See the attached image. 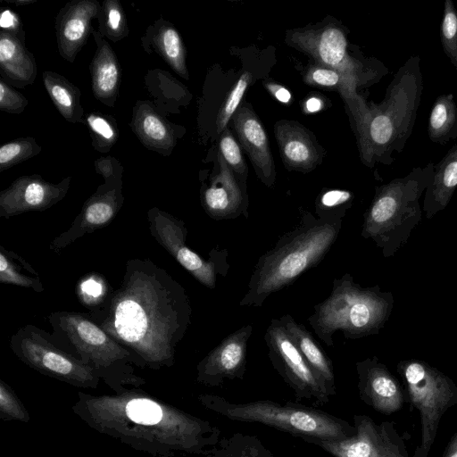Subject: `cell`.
I'll use <instances>...</instances> for the list:
<instances>
[{
    "label": "cell",
    "instance_id": "1",
    "mask_svg": "<svg viewBox=\"0 0 457 457\" xmlns=\"http://www.w3.org/2000/svg\"><path fill=\"white\" fill-rule=\"evenodd\" d=\"M89 317L121 345L149 362H166L191 323L182 285L149 259L127 261L120 286Z\"/></svg>",
    "mask_w": 457,
    "mask_h": 457
},
{
    "label": "cell",
    "instance_id": "2",
    "mask_svg": "<svg viewBox=\"0 0 457 457\" xmlns=\"http://www.w3.org/2000/svg\"><path fill=\"white\" fill-rule=\"evenodd\" d=\"M424 88L419 55L411 56L390 82L384 100L369 105L357 127L362 162L390 165L403 152L415 124Z\"/></svg>",
    "mask_w": 457,
    "mask_h": 457
},
{
    "label": "cell",
    "instance_id": "3",
    "mask_svg": "<svg viewBox=\"0 0 457 457\" xmlns=\"http://www.w3.org/2000/svg\"><path fill=\"white\" fill-rule=\"evenodd\" d=\"M341 226V220L303 216L297 227L259 258L239 305L262 306L271 294L318 265L336 242Z\"/></svg>",
    "mask_w": 457,
    "mask_h": 457
},
{
    "label": "cell",
    "instance_id": "4",
    "mask_svg": "<svg viewBox=\"0 0 457 457\" xmlns=\"http://www.w3.org/2000/svg\"><path fill=\"white\" fill-rule=\"evenodd\" d=\"M393 306L391 292H383L378 286L361 287L345 273L333 280L330 295L314 306L308 321L319 338L333 346V335L337 331L346 339L378 333Z\"/></svg>",
    "mask_w": 457,
    "mask_h": 457
},
{
    "label": "cell",
    "instance_id": "5",
    "mask_svg": "<svg viewBox=\"0 0 457 457\" xmlns=\"http://www.w3.org/2000/svg\"><path fill=\"white\" fill-rule=\"evenodd\" d=\"M434 168L433 162L417 166L407 175L376 188L364 214L361 237L372 240L384 257L394 256L420 223V199L432 180Z\"/></svg>",
    "mask_w": 457,
    "mask_h": 457
},
{
    "label": "cell",
    "instance_id": "6",
    "mask_svg": "<svg viewBox=\"0 0 457 457\" xmlns=\"http://www.w3.org/2000/svg\"><path fill=\"white\" fill-rule=\"evenodd\" d=\"M210 410L229 420L256 422L301 437L342 440L353 436L354 426L321 410L287 401L285 404L271 400L235 403L224 397L206 395L201 397Z\"/></svg>",
    "mask_w": 457,
    "mask_h": 457
},
{
    "label": "cell",
    "instance_id": "7",
    "mask_svg": "<svg viewBox=\"0 0 457 457\" xmlns=\"http://www.w3.org/2000/svg\"><path fill=\"white\" fill-rule=\"evenodd\" d=\"M397 371L421 419V439L413 457H427L442 416L457 404V386L449 377L423 361H403L398 363Z\"/></svg>",
    "mask_w": 457,
    "mask_h": 457
},
{
    "label": "cell",
    "instance_id": "8",
    "mask_svg": "<svg viewBox=\"0 0 457 457\" xmlns=\"http://www.w3.org/2000/svg\"><path fill=\"white\" fill-rule=\"evenodd\" d=\"M264 340L273 368L292 388L298 402L324 405L332 395L309 366L279 319H272Z\"/></svg>",
    "mask_w": 457,
    "mask_h": 457
},
{
    "label": "cell",
    "instance_id": "9",
    "mask_svg": "<svg viewBox=\"0 0 457 457\" xmlns=\"http://www.w3.org/2000/svg\"><path fill=\"white\" fill-rule=\"evenodd\" d=\"M147 217L155 240L196 280L215 288L218 276H225L229 268L227 251L213 249L204 260L186 245L187 232L182 220L158 208L149 210Z\"/></svg>",
    "mask_w": 457,
    "mask_h": 457
},
{
    "label": "cell",
    "instance_id": "10",
    "mask_svg": "<svg viewBox=\"0 0 457 457\" xmlns=\"http://www.w3.org/2000/svg\"><path fill=\"white\" fill-rule=\"evenodd\" d=\"M353 436L342 440L304 439L333 457H409L404 442L390 421L376 423L363 414L353 415Z\"/></svg>",
    "mask_w": 457,
    "mask_h": 457
},
{
    "label": "cell",
    "instance_id": "11",
    "mask_svg": "<svg viewBox=\"0 0 457 457\" xmlns=\"http://www.w3.org/2000/svg\"><path fill=\"white\" fill-rule=\"evenodd\" d=\"M48 320L54 334L64 337L82 356L96 362L107 363L129 354L88 314L62 311L51 313Z\"/></svg>",
    "mask_w": 457,
    "mask_h": 457
},
{
    "label": "cell",
    "instance_id": "12",
    "mask_svg": "<svg viewBox=\"0 0 457 457\" xmlns=\"http://www.w3.org/2000/svg\"><path fill=\"white\" fill-rule=\"evenodd\" d=\"M46 335L38 328L26 325L12 336L11 347L28 363L51 374L79 380L91 378L87 366L54 345Z\"/></svg>",
    "mask_w": 457,
    "mask_h": 457
},
{
    "label": "cell",
    "instance_id": "13",
    "mask_svg": "<svg viewBox=\"0 0 457 457\" xmlns=\"http://www.w3.org/2000/svg\"><path fill=\"white\" fill-rule=\"evenodd\" d=\"M289 42L316 59L319 64L350 75L364 82L363 65L347 52V40L344 31L328 25L319 29L293 32Z\"/></svg>",
    "mask_w": 457,
    "mask_h": 457
},
{
    "label": "cell",
    "instance_id": "14",
    "mask_svg": "<svg viewBox=\"0 0 457 457\" xmlns=\"http://www.w3.org/2000/svg\"><path fill=\"white\" fill-rule=\"evenodd\" d=\"M252 333L253 326L245 325L226 337L198 364V380L209 386H220L226 380L243 379Z\"/></svg>",
    "mask_w": 457,
    "mask_h": 457
},
{
    "label": "cell",
    "instance_id": "15",
    "mask_svg": "<svg viewBox=\"0 0 457 457\" xmlns=\"http://www.w3.org/2000/svg\"><path fill=\"white\" fill-rule=\"evenodd\" d=\"M358 390L362 402L383 414H392L403 406V393L385 364L376 357L356 362Z\"/></svg>",
    "mask_w": 457,
    "mask_h": 457
},
{
    "label": "cell",
    "instance_id": "16",
    "mask_svg": "<svg viewBox=\"0 0 457 457\" xmlns=\"http://www.w3.org/2000/svg\"><path fill=\"white\" fill-rule=\"evenodd\" d=\"M235 130L241 145L255 166L258 177L267 186H271L275 178L267 134L256 114L248 106L238 107L232 117Z\"/></svg>",
    "mask_w": 457,
    "mask_h": 457
},
{
    "label": "cell",
    "instance_id": "17",
    "mask_svg": "<svg viewBox=\"0 0 457 457\" xmlns=\"http://www.w3.org/2000/svg\"><path fill=\"white\" fill-rule=\"evenodd\" d=\"M67 187L40 179H21L0 195V216L10 218L29 211H42L60 201Z\"/></svg>",
    "mask_w": 457,
    "mask_h": 457
},
{
    "label": "cell",
    "instance_id": "18",
    "mask_svg": "<svg viewBox=\"0 0 457 457\" xmlns=\"http://www.w3.org/2000/svg\"><path fill=\"white\" fill-rule=\"evenodd\" d=\"M121 205L122 197L114 190L94 195L84 204L71 227L50 243V248L57 253L85 234L107 226Z\"/></svg>",
    "mask_w": 457,
    "mask_h": 457
},
{
    "label": "cell",
    "instance_id": "19",
    "mask_svg": "<svg viewBox=\"0 0 457 457\" xmlns=\"http://www.w3.org/2000/svg\"><path fill=\"white\" fill-rule=\"evenodd\" d=\"M218 161L220 170L212 179L210 187L204 191L203 206L212 219H234L245 212L247 204L232 169L220 154Z\"/></svg>",
    "mask_w": 457,
    "mask_h": 457
},
{
    "label": "cell",
    "instance_id": "20",
    "mask_svg": "<svg viewBox=\"0 0 457 457\" xmlns=\"http://www.w3.org/2000/svg\"><path fill=\"white\" fill-rule=\"evenodd\" d=\"M275 134L284 163L293 170H312L320 154L309 132L295 121L280 120L275 125Z\"/></svg>",
    "mask_w": 457,
    "mask_h": 457
},
{
    "label": "cell",
    "instance_id": "21",
    "mask_svg": "<svg viewBox=\"0 0 457 457\" xmlns=\"http://www.w3.org/2000/svg\"><path fill=\"white\" fill-rule=\"evenodd\" d=\"M457 187V143L435 164L434 175L428 186L422 204L427 219H432L448 205Z\"/></svg>",
    "mask_w": 457,
    "mask_h": 457
},
{
    "label": "cell",
    "instance_id": "22",
    "mask_svg": "<svg viewBox=\"0 0 457 457\" xmlns=\"http://www.w3.org/2000/svg\"><path fill=\"white\" fill-rule=\"evenodd\" d=\"M279 320L309 366L324 382L332 396L335 395V375L330 359L306 328L295 321L290 314H285Z\"/></svg>",
    "mask_w": 457,
    "mask_h": 457
},
{
    "label": "cell",
    "instance_id": "23",
    "mask_svg": "<svg viewBox=\"0 0 457 457\" xmlns=\"http://www.w3.org/2000/svg\"><path fill=\"white\" fill-rule=\"evenodd\" d=\"M428 135L433 143L443 145L457 137V106L452 93L440 95L434 102Z\"/></svg>",
    "mask_w": 457,
    "mask_h": 457
},
{
    "label": "cell",
    "instance_id": "24",
    "mask_svg": "<svg viewBox=\"0 0 457 457\" xmlns=\"http://www.w3.org/2000/svg\"><path fill=\"white\" fill-rule=\"evenodd\" d=\"M207 453L211 457H274L258 436L243 433L222 437Z\"/></svg>",
    "mask_w": 457,
    "mask_h": 457
},
{
    "label": "cell",
    "instance_id": "25",
    "mask_svg": "<svg viewBox=\"0 0 457 457\" xmlns=\"http://www.w3.org/2000/svg\"><path fill=\"white\" fill-rule=\"evenodd\" d=\"M118 81L119 69L107 46L98 52L94 62L93 86L96 95L101 99L112 97L116 92Z\"/></svg>",
    "mask_w": 457,
    "mask_h": 457
},
{
    "label": "cell",
    "instance_id": "26",
    "mask_svg": "<svg viewBox=\"0 0 457 457\" xmlns=\"http://www.w3.org/2000/svg\"><path fill=\"white\" fill-rule=\"evenodd\" d=\"M88 6H78L71 10L60 30L62 48L71 52L84 42L88 29L89 16L86 13Z\"/></svg>",
    "mask_w": 457,
    "mask_h": 457
},
{
    "label": "cell",
    "instance_id": "27",
    "mask_svg": "<svg viewBox=\"0 0 457 457\" xmlns=\"http://www.w3.org/2000/svg\"><path fill=\"white\" fill-rule=\"evenodd\" d=\"M0 62L8 76L20 79L28 77L30 64L28 54L16 39L4 33L0 40Z\"/></svg>",
    "mask_w": 457,
    "mask_h": 457
},
{
    "label": "cell",
    "instance_id": "28",
    "mask_svg": "<svg viewBox=\"0 0 457 457\" xmlns=\"http://www.w3.org/2000/svg\"><path fill=\"white\" fill-rule=\"evenodd\" d=\"M21 268L12 261V253L0 246V282L23 287H30L43 292L44 287L38 277H31L21 272Z\"/></svg>",
    "mask_w": 457,
    "mask_h": 457
},
{
    "label": "cell",
    "instance_id": "29",
    "mask_svg": "<svg viewBox=\"0 0 457 457\" xmlns=\"http://www.w3.org/2000/svg\"><path fill=\"white\" fill-rule=\"evenodd\" d=\"M352 199V193L346 190L333 189L324 192L316 204L319 219L342 220Z\"/></svg>",
    "mask_w": 457,
    "mask_h": 457
},
{
    "label": "cell",
    "instance_id": "30",
    "mask_svg": "<svg viewBox=\"0 0 457 457\" xmlns=\"http://www.w3.org/2000/svg\"><path fill=\"white\" fill-rule=\"evenodd\" d=\"M444 52L455 67L457 65V11L452 0H445L440 27Z\"/></svg>",
    "mask_w": 457,
    "mask_h": 457
},
{
    "label": "cell",
    "instance_id": "31",
    "mask_svg": "<svg viewBox=\"0 0 457 457\" xmlns=\"http://www.w3.org/2000/svg\"><path fill=\"white\" fill-rule=\"evenodd\" d=\"M251 74L247 71L244 72L229 92L218 114V133L222 132L226 129L228 122L238 109L239 104L251 82Z\"/></svg>",
    "mask_w": 457,
    "mask_h": 457
},
{
    "label": "cell",
    "instance_id": "32",
    "mask_svg": "<svg viewBox=\"0 0 457 457\" xmlns=\"http://www.w3.org/2000/svg\"><path fill=\"white\" fill-rule=\"evenodd\" d=\"M161 48L172 67L184 77H187L182 42L173 28H166L160 37Z\"/></svg>",
    "mask_w": 457,
    "mask_h": 457
},
{
    "label": "cell",
    "instance_id": "33",
    "mask_svg": "<svg viewBox=\"0 0 457 457\" xmlns=\"http://www.w3.org/2000/svg\"><path fill=\"white\" fill-rule=\"evenodd\" d=\"M129 418L136 423L142 425L157 424L162 417V411L154 402L147 399H134L126 408Z\"/></svg>",
    "mask_w": 457,
    "mask_h": 457
},
{
    "label": "cell",
    "instance_id": "34",
    "mask_svg": "<svg viewBox=\"0 0 457 457\" xmlns=\"http://www.w3.org/2000/svg\"><path fill=\"white\" fill-rule=\"evenodd\" d=\"M46 88L63 116L69 118L74 112L76 98L70 86L62 82L46 79Z\"/></svg>",
    "mask_w": 457,
    "mask_h": 457
},
{
    "label": "cell",
    "instance_id": "35",
    "mask_svg": "<svg viewBox=\"0 0 457 457\" xmlns=\"http://www.w3.org/2000/svg\"><path fill=\"white\" fill-rule=\"evenodd\" d=\"M220 154L233 170L239 173L247 170L240 147L227 128L223 130L220 140Z\"/></svg>",
    "mask_w": 457,
    "mask_h": 457
},
{
    "label": "cell",
    "instance_id": "36",
    "mask_svg": "<svg viewBox=\"0 0 457 457\" xmlns=\"http://www.w3.org/2000/svg\"><path fill=\"white\" fill-rule=\"evenodd\" d=\"M145 136L154 142H163L169 138V133L162 121L154 114H147L141 121Z\"/></svg>",
    "mask_w": 457,
    "mask_h": 457
},
{
    "label": "cell",
    "instance_id": "37",
    "mask_svg": "<svg viewBox=\"0 0 457 457\" xmlns=\"http://www.w3.org/2000/svg\"><path fill=\"white\" fill-rule=\"evenodd\" d=\"M25 99L17 92L12 91L4 82L0 84V107L7 112H19L22 110Z\"/></svg>",
    "mask_w": 457,
    "mask_h": 457
},
{
    "label": "cell",
    "instance_id": "38",
    "mask_svg": "<svg viewBox=\"0 0 457 457\" xmlns=\"http://www.w3.org/2000/svg\"><path fill=\"white\" fill-rule=\"evenodd\" d=\"M26 149L27 145L19 142H12L4 145L0 148V164L2 166H8L20 160L25 155L27 152Z\"/></svg>",
    "mask_w": 457,
    "mask_h": 457
},
{
    "label": "cell",
    "instance_id": "39",
    "mask_svg": "<svg viewBox=\"0 0 457 457\" xmlns=\"http://www.w3.org/2000/svg\"><path fill=\"white\" fill-rule=\"evenodd\" d=\"M88 124L91 129L101 136L103 138L106 140H112L114 137V131L110 125V123L102 117L98 116H89Z\"/></svg>",
    "mask_w": 457,
    "mask_h": 457
},
{
    "label": "cell",
    "instance_id": "40",
    "mask_svg": "<svg viewBox=\"0 0 457 457\" xmlns=\"http://www.w3.org/2000/svg\"><path fill=\"white\" fill-rule=\"evenodd\" d=\"M267 88L274 96V97H276L278 101L282 103L287 104L291 99L290 92L280 85L269 83L267 85Z\"/></svg>",
    "mask_w": 457,
    "mask_h": 457
},
{
    "label": "cell",
    "instance_id": "41",
    "mask_svg": "<svg viewBox=\"0 0 457 457\" xmlns=\"http://www.w3.org/2000/svg\"><path fill=\"white\" fill-rule=\"evenodd\" d=\"M107 24L113 31H117L120 29L121 12L116 6H112L109 9Z\"/></svg>",
    "mask_w": 457,
    "mask_h": 457
},
{
    "label": "cell",
    "instance_id": "42",
    "mask_svg": "<svg viewBox=\"0 0 457 457\" xmlns=\"http://www.w3.org/2000/svg\"><path fill=\"white\" fill-rule=\"evenodd\" d=\"M18 23L15 13L9 10H5L2 12L0 18V26L3 29H13Z\"/></svg>",
    "mask_w": 457,
    "mask_h": 457
},
{
    "label": "cell",
    "instance_id": "43",
    "mask_svg": "<svg viewBox=\"0 0 457 457\" xmlns=\"http://www.w3.org/2000/svg\"><path fill=\"white\" fill-rule=\"evenodd\" d=\"M323 102L320 98L316 96H312L307 99L305 103V109L308 112H316L322 109Z\"/></svg>",
    "mask_w": 457,
    "mask_h": 457
},
{
    "label": "cell",
    "instance_id": "44",
    "mask_svg": "<svg viewBox=\"0 0 457 457\" xmlns=\"http://www.w3.org/2000/svg\"><path fill=\"white\" fill-rule=\"evenodd\" d=\"M443 457H457V433L450 441Z\"/></svg>",
    "mask_w": 457,
    "mask_h": 457
},
{
    "label": "cell",
    "instance_id": "45",
    "mask_svg": "<svg viewBox=\"0 0 457 457\" xmlns=\"http://www.w3.org/2000/svg\"><path fill=\"white\" fill-rule=\"evenodd\" d=\"M456 70H457V65H456Z\"/></svg>",
    "mask_w": 457,
    "mask_h": 457
}]
</instances>
